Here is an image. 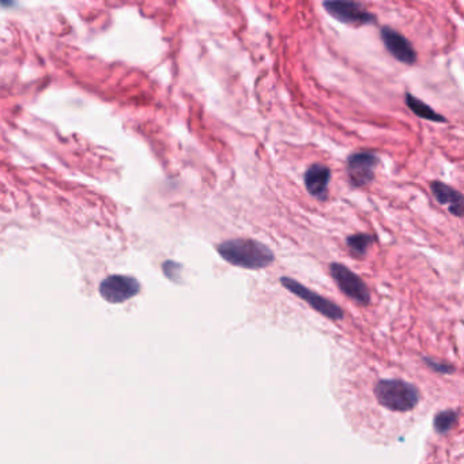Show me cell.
<instances>
[{"label": "cell", "instance_id": "1", "mask_svg": "<svg viewBox=\"0 0 464 464\" xmlns=\"http://www.w3.org/2000/svg\"><path fill=\"white\" fill-rule=\"evenodd\" d=\"M217 252L224 261L248 270L265 268L275 261L272 251L267 245L251 238H234L221 242L217 245Z\"/></svg>", "mask_w": 464, "mask_h": 464}, {"label": "cell", "instance_id": "2", "mask_svg": "<svg viewBox=\"0 0 464 464\" xmlns=\"http://www.w3.org/2000/svg\"><path fill=\"white\" fill-rule=\"evenodd\" d=\"M373 392L380 406L399 412L412 410L419 403L421 398L419 391L414 384L398 378L380 380L376 382Z\"/></svg>", "mask_w": 464, "mask_h": 464}, {"label": "cell", "instance_id": "3", "mask_svg": "<svg viewBox=\"0 0 464 464\" xmlns=\"http://www.w3.org/2000/svg\"><path fill=\"white\" fill-rule=\"evenodd\" d=\"M330 272L334 281L337 282L338 288L350 300L361 305H368L371 302V291L368 289L366 284L362 281L361 277L353 272L345 264L331 263Z\"/></svg>", "mask_w": 464, "mask_h": 464}, {"label": "cell", "instance_id": "4", "mask_svg": "<svg viewBox=\"0 0 464 464\" xmlns=\"http://www.w3.org/2000/svg\"><path fill=\"white\" fill-rule=\"evenodd\" d=\"M327 13L339 22L350 26H365L376 24V15L368 11L361 3L346 0H330L323 3Z\"/></svg>", "mask_w": 464, "mask_h": 464}, {"label": "cell", "instance_id": "5", "mask_svg": "<svg viewBox=\"0 0 464 464\" xmlns=\"http://www.w3.org/2000/svg\"><path fill=\"white\" fill-rule=\"evenodd\" d=\"M281 284L284 285V288H286L293 294H295L297 297H300L301 300H304L309 307H312L316 312H319L320 315L325 316L327 319H343V316H345L343 309L339 305H337L335 302L330 301L328 298H325V297L320 295L318 293L305 288L300 282H297V281H294L291 278H288V277H282L281 278Z\"/></svg>", "mask_w": 464, "mask_h": 464}, {"label": "cell", "instance_id": "6", "mask_svg": "<svg viewBox=\"0 0 464 464\" xmlns=\"http://www.w3.org/2000/svg\"><path fill=\"white\" fill-rule=\"evenodd\" d=\"M380 164L378 154L373 151L351 153L346 161L348 181L353 187L361 188L375 180V171Z\"/></svg>", "mask_w": 464, "mask_h": 464}, {"label": "cell", "instance_id": "7", "mask_svg": "<svg viewBox=\"0 0 464 464\" xmlns=\"http://www.w3.org/2000/svg\"><path fill=\"white\" fill-rule=\"evenodd\" d=\"M141 291V284L134 277L111 275L100 284L101 297L111 304H121Z\"/></svg>", "mask_w": 464, "mask_h": 464}, {"label": "cell", "instance_id": "8", "mask_svg": "<svg viewBox=\"0 0 464 464\" xmlns=\"http://www.w3.org/2000/svg\"><path fill=\"white\" fill-rule=\"evenodd\" d=\"M380 36L385 49L398 61L407 65L417 61V51L402 33L389 26H382L380 30Z\"/></svg>", "mask_w": 464, "mask_h": 464}, {"label": "cell", "instance_id": "9", "mask_svg": "<svg viewBox=\"0 0 464 464\" xmlns=\"http://www.w3.org/2000/svg\"><path fill=\"white\" fill-rule=\"evenodd\" d=\"M331 181V169L323 164L311 165L304 174V183L308 194L318 201H325Z\"/></svg>", "mask_w": 464, "mask_h": 464}, {"label": "cell", "instance_id": "10", "mask_svg": "<svg viewBox=\"0 0 464 464\" xmlns=\"http://www.w3.org/2000/svg\"><path fill=\"white\" fill-rule=\"evenodd\" d=\"M431 191L435 201L441 206H447L452 215L464 218V195L462 192L442 181H432Z\"/></svg>", "mask_w": 464, "mask_h": 464}, {"label": "cell", "instance_id": "11", "mask_svg": "<svg viewBox=\"0 0 464 464\" xmlns=\"http://www.w3.org/2000/svg\"><path fill=\"white\" fill-rule=\"evenodd\" d=\"M405 102H406L407 108L415 115V116L425 118L428 121H433V123H448L447 117L437 114L432 107H429L428 104H425L422 100L414 97L411 93L406 91L405 94Z\"/></svg>", "mask_w": 464, "mask_h": 464}, {"label": "cell", "instance_id": "12", "mask_svg": "<svg viewBox=\"0 0 464 464\" xmlns=\"http://www.w3.org/2000/svg\"><path fill=\"white\" fill-rule=\"evenodd\" d=\"M375 235L368 233H357L353 235H348L346 240V245L351 254L355 258H364L369 249V247L375 242Z\"/></svg>", "mask_w": 464, "mask_h": 464}, {"label": "cell", "instance_id": "13", "mask_svg": "<svg viewBox=\"0 0 464 464\" xmlns=\"http://www.w3.org/2000/svg\"><path fill=\"white\" fill-rule=\"evenodd\" d=\"M458 422V412L454 410H445L438 412L435 417V429L437 433H448Z\"/></svg>", "mask_w": 464, "mask_h": 464}, {"label": "cell", "instance_id": "14", "mask_svg": "<svg viewBox=\"0 0 464 464\" xmlns=\"http://www.w3.org/2000/svg\"><path fill=\"white\" fill-rule=\"evenodd\" d=\"M425 362H426V365H428L431 369H433V371L438 372V373H451V372L454 371L452 366H449V365H447V364L435 362V361L431 359V358H425Z\"/></svg>", "mask_w": 464, "mask_h": 464}]
</instances>
